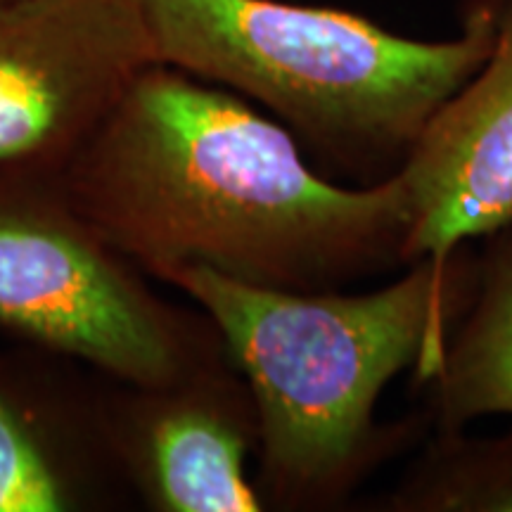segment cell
Wrapping results in <instances>:
<instances>
[{
  "mask_svg": "<svg viewBox=\"0 0 512 512\" xmlns=\"http://www.w3.org/2000/svg\"><path fill=\"white\" fill-rule=\"evenodd\" d=\"M3 3H10V0H0V5H3Z\"/></svg>",
  "mask_w": 512,
  "mask_h": 512,
  "instance_id": "obj_11",
  "label": "cell"
},
{
  "mask_svg": "<svg viewBox=\"0 0 512 512\" xmlns=\"http://www.w3.org/2000/svg\"><path fill=\"white\" fill-rule=\"evenodd\" d=\"M256 411L209 368L181 382L147 437L152 489L169 512H256L264 498L245 477Z\"/></svg>",
  "mask_w": 512,
  "mask_h": 512,
  "instance_id": "obj_7",
  "label": "cell"
},
{
  "mask_svg": "<svg viewBox=\"0 0 512 512\" xmlns=\"http://www.w3.org/2000/svg\"><path fill=\"white\" fill-rule=\"evenodd\" d=\"M64 204L152 275L202 266L285 292L411 266L399 171L344 188L242 95L155 62L62 171Z\"/></svg>",
  "mask_w": 512,
  "mask_h": 512,
  "instance_id": "obj_1",
  "label": "cell"
},
{
  "mask_svg": "<svg viewBox=\"0 0 512 512\" xmlns=\"http://www.w3.org/2000/svg\"><path fill=\"white\" fill-rule=\"evenodd\" d=\"M157 60L271 110L313 155L363 185L394 176L494 46V5L463 34L415 41L356 12L283 0H138Z\"/></svg>",
  "mask_w": 512,
  "mask_h": 512,
  "instance_id": "obj_3",
  "label": "cell"
},
{
  "mask_svg": "<svg viewBox=\"0 0 512 512\" xmlns=\"http://www.w3.org/2000/svg\"><path fill=\"white\" fill-rule=\"evenodd\" d=\"M155 62L138 0L0 5V190L62 176Z\"/></svg>",
  "mask_w": 512,
  "mask_h": 512,
  "instance_id": "obj_5",
  "label": "cell"
},
{
  "mask_svg": "<svg viewBox=\"0 0 512 512\" xmlns=\"http://www.w3.org/2000/svg\"><path fill=\"white\" fill-rule=\"evenodd\" d=\"M67 486L46 448L0 396V512H60Z\"/></svg>",
  "mask_w": 512,
  "mask_h": 512,
  "instance_id": "obj_10",
  "label": "cell"
},
{
  "mask_svg": "<svg viewBox=\"0 0 512 512\" xmlns=\"http://www.w3.org/2000/svg\"><path fill=\"white\" fill-rule=\"evenodd\" d=\"M382 512H512V430L467 437L437 430L394 489L377 496Z\"/></svg>",
  "mask_w": 512,
  "mask_h": 512,
  "instance_id": "obj_9",
  "label": "cell"
},
{
  "mask_svg": "<svg viewBox=\"0 0 512 512\" xmlns=\"http://www.w3.org/2000/svg\"><path fill=\"white\" fill-rule=\"evenodd\" d=\"M420 387L434 430H465L484 415H512V216L484 235L470 309Z\"/></svg>",
  "mask_w": 512,
  "mask_h": 512,
  "instance_id": "obj_8",
  "label": "cell"
},
{
  "mask_svg": "<svg viewBox=\"0 0 512 512\" xmlns=\"http://www.w3.org/2000/svg\"><path fill=\"white\" fill-rule=\"evenodd\" d=\"M494 5V46L439 107L399 169L413 209L408 259H446L512 216V0Z\"/></svg>",
  "mask_w": 512,
  "mask_h": 512,
  "instance_id": "obj_6",
  "label": "cell"
},
{
  "mask_svg": "<svg viewBox=\"0 0 512 512\" xmlns=\"http://www.w3.org/2000/svg\"><path fill=\"white\" fill-rule=\"evenodd\" d=\"M207 311L247 377L264 486L275 501H344L403 439L380 427L377 401L403 370L432 377L470 309L477 254L422 256L373 292H285L235 283L202 266L159 275Z\"/></svg>",
  "mask_w": 512,
  "mask_h": 512,
  "instance_id": "obj_2",
  "label": "cell"
},
{
  "mask_svg": "<svg viewBox=\"0 0 512 512\" xmlns=\"http://www.w3.org/2000/svg\"><path fill=\"white\" fill-rule=\"evenodd\" d=\"M67 204L0 190V325L145 389H174L197 356L162 304Z\"/></svg>",
  "mask_w": 512,
  "mask_h": 512,
  "instance_id": "obj_4",
  "label": "cell"
}]
</instances>
